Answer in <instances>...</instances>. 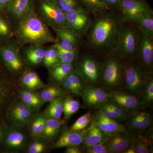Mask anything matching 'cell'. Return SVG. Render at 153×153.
Here are the masks:
<instances>
[{"label":"cell","instance_id":"6da1fadb","mask_svg":"<svg viewBox=\"0 0 153 153\" xmlns=\"http://www.w3.org/2000/svg\"><path fill=\"white\" fill-rule=\"evenodd\" d=\"M15 35L22 45H42L57 42L49 27L41 20L33 7L18 20Z\"/></svg>","mask_w":153,"mask_h":153},{"label":"cell","instance_id":"7a4b0ae2","mask_svg":"<svg viewBox=\"0 0 153 153\" xmlns=\"http://www.w3.org/2000/svg\"><path fill=\"white\" fill-rule=\"evenodd\" d=\"M105 12L100 13L96 19L89 36L91 45L100 50L114 49L118 34L123 26L121 18Z\"/></svg>","mask_w":153,"mask_h":153},{"label":"cell","instance_id":"3957f363","mask_svg":"<svg viewBox=\"0 0 153 153\" xmlns=\"http://www.w3.org/2000/svg\"><path fill=\"white\" fill-rule=\"evenodd\" d=\"M124 65V73L121 90L139 97L152 72L147 71L140 63L130 61Z\"/></svg>","mask_w":153,"mask_h":153},{"label":"cell","instance_id":"277c9868","mask_svg":"<svg viewBox=\"0 0 153 153\" xmlns=\"http://www.w3.org/2000/svg\"><path fill=\"white\" fill-rule=\"evenodd\" d=\"M124 73V65L118 56L111 55L102 64L100 84L108 91L121 90Z\"/></svg>","mask_w":153,"mask_h":153},{"label":"cell","instance_id":"5b68a950","mask_svg":"<svg viewBox=\"0 0 153 153\" xmlns=\"http://www.w3.org/2000/svg\"><path fill=\"white\" fill-rule=\"evenodd\" d=\"M134 26H122L116 38L114 49L120 59L134 58L137 55L139 29Z\"/></svg>","mask_w":153,"mask_h":153},{"label":"cell","instance_id":"8992f818","mask_svg":"<svg viewBox=\"0 0 153 153\" xmlns=\"http://www.w3.org/2000/svg\"><path fill=\"white\" fill-rule=\"evenodd\" d=\"M126 131L133 137H153V116L141 109L134 111L124 122Z\"/></svg>","mask_w":153,"mask_h":153},{"label":"cell","instance_id":"52a82bcc","mask_svg":"<svg viewBox=\"0 0 153 153\" xmlns=\"http://www.w3.org/2000/svg\"><path fill=\"white\" fill-rule=\"evenodd\" d=\"M38 10L36 13L48 27L53 29L66 27L65 14L56 0H39Z\"/></svg>","mask_w":153,"mask_h":153},{"label":"cell","instance_id":"ba28073f","mask_svg":"<svg viewBox=\"0 0 153 153\" xmlns=\"http://www.w3.org/2000/svg\"><path fill=\"white\" fill-rule=\"evenodd\" d=\"M102 64L95 58L85 56L77 62L74 70L80 76L85 86H96L100 84Z\"/></svg>","mask_w":153,"mask_h":153},{"label":"cell","instance_id":"9c48e42d","mask_svg":"<svg viewBox=\"0 0 153 153\" xmlns=\"http://www.w3.org/2000/svg\"><path fill=\"white\" fill-rule=\"evenodd\" d=\"M117 5L121 11L123 23L136 24L143 14L152 11L144 0H120Z\"/></svg>","mask_w":153,"mask_h":153},{"label":"cell","instance_id":"30bf717a","mask_svg":"<svg viewBox=\"0 0 153 153\" xmlns=\"http://www.w3.org/2000/svg\"><path fill=\"white\" fill-rule=\"evenodd\" d=\"M90 13L85 7L81 5L64 13L66 27L73 29L79 36L85 34L90 26Z\"/></svg>","mask_w":153,"mask_h":153},{"label":"cell","instance_id":"8fae6325","mask_svg":"<svg viewBox=\"0 0 153 153\" xmlns=\"http://www.w3.org/2000/svg\"><path fill=\"white\" fill-rule=\"evenodd\" d=\"M142 65L148 71L152 72L153 64V37L139 30L137 55Z\"/></svg>","mask_w":153,"mask_h":153},{"label":"cell","instance_id":"7c38bea8","mask_svg":"<svg viewBox=\"0 0 153 153\" xmlns=\"http://www.w3.org/2000/svg\"><path fill=\"white\" fill-rule=\"evenodd\" d=\"M81 96L85 107L97 109L110 100L107 91L91 85L85 86Z\"/></svg>","mask_w":153,"mask_h":153},{"label":"cell","instance_id":"4fadbf2b","mask_svg":"<svg viewBox=\"0 0 153 153\" xmlns=\"http://www.w3.org/2000/svg\"><path fill=\"white\" fill-rule=\"evenodd\" d=\"M34 112L22 101L15 102L8 108L7 117L13 125L23 127L29 124Z\"/></svg>","mask_w":153,"mask_h":153},{"label":"cell","instance_id":"5bb4252c","mask_svg":"<svg viewBox=\"0 0 153 153\" xmlns=\"http://www.w3.org/2000/svg\"><path fill=\"white\" fill-rule=\"evenodd\" d=\"M0 56L7 68L11 72L19 73L23 70L24 62L18 49L13 45L0 46Z\"/></svg>","mask_w":153,"mask_h":153},{"label":"cell","instance_id":"9a60e30c","mask_svg":"<svg viewBox=\"0 0 153 153\" xmlns=\"http://www.w3.org/2000/svg\"><path fill=\"white\" fill-rule=\"evenodd\" d=\"M109 98L118 106L131 112L141 109L143 105L138 97L121 90L108 91Z\"/></svg>","mask_w":153,"mask_h":153},{"label":"cell","instance_id":"2e32d148","mask_svg":"<svg viewBox=\"0 0 153 153\" xmlns=\"http://www.w3.org/2000/svg\"><path fill=\"white\" fill-rule=\"evenodd\" d=\"M133 142L134 137L124 131L107 136L105 144L109 153H123L131 146Z\"/></svg>","mask_w":153,"mask_h":153},{"label":"cell","instance_id":"e0dca14e","mask_svg":"<svg viewBox=\"0 0 153 153\" xmlns=\"http://www.w3.org/2000/svg\"><path fill=\"white\" fill-rule=\"evenodd\" d=\"M19 127L14 125L5 129L2 142L6 147L11 150L21 149L27 143V137Z\"/></svg>","mask_w":153,"mask_h":153},{"label":"cell","instance_id":"ac0fdd59","mask_svg":"<svg viewBox=\"0 0 153 153\" xmlns=\"http://www.w3.org/2000/svg\"><path fill=\"white\" fill-rule=\"evenodd\" d=\"M92 117L96 124L106 136L126 131L124 124L107 117L98 110L95 111Z\"/></svg>","mask_w":153,"mask_h":153},{"label":"cell","instance_id":"d6986e66","mask_svg":"<svg viewBox=\"0 0 153 153\" xmlns=\"http://www.w3.org/2000/svg\"><path fill=\"white\" fill-rule=\"evenodd\" d=\"M86 129L76 131L70 129H65L54 144V148H66L83 144L85 140Z\"/></svg>","mask_w":153,"mask_h":153},{"label":"cell","instance_id":"ffe728a7","mask_svg":"<svg viewBox=\"0 0 153 153\" xmlns=\"http://www.w3.org/2000/svg\"><path fill=\"white\" fill-rule=\"evenodd\" d=\"M57 42L60 47L68 50H76L79 36L74 30L68 27L53 29Z\"/></svg>","mask_w":153,"mask_h":153},{"label":"cell","instance_id":"44dd1931","mask_svg":"<svg viewBox=\"0 0 153 153\" xmlns=\"http://www.w3.org/2000/svg\"><path fill=\"white\" fill-rule=\"evenodd\" d=\"M97 110L105 116L120 123H124L132 113L124 109L109 100Z\"/></svg>","mask_w":153,"mask_h":153},{"label":"cell","instance_id":"7402d4cb","mask_svg":"<svg viewBox=\"0 0 153 153\" xmlns=\"http://www.w3.org/2000/svg\"><path fill=\"white\" fill-rule=\"evenodd\" d=\"M33 7V0H11L5 11L13 19L18 20Z\"/></svg>","mask_w":153,"mask_h":153},{"label":"cell","instance_id":"603a6c76","mask_svg":"<svg viewBox=\"0 0 153 153\" xmlns=\"http://www.w3.org/2000/svg\"><path fill=\"white\" fill-rule=\"evenodd\" d=\"M90 125L86 129L85 140L83 145L85 147L90 146L101 143L105 140L106 136L96 124L92 118Z\"/></svg>","mask_w":153,"mask_h":153},{"label":"cell","instance_id":"cb8c5ba5","mask_svg":"<svg viewBox=\"0 0 153 153\" xmlns=\"http://www.w3.org/2000/svg\"><path fill=\"white\" fill-rule=\"evenodd\" d=\"M19 95L21 101L34 111H39L44 104L40 94L32 91L22 90Z\"/></svg>","mask_w":153,"mask_h":153},{"label":"cell","instance_id":"d4e9b609","mask_svg":"<svg viewBox=\"0 0 153 153\" xmlns=\"http://www.w3.org/2000/svg\"><path fill=\"white\" fill-rule=\"evenodd\" d=\"M47 117L45 113L33 115L29 123L30 132L33 137L42 136Z\"/></svg>","mask_w":153,"mask_h":153},{"label":"cell","instance_id":"484cf974","mask_svg":"<svg viewBox=\"0 0 153 153\" xmlns=\"http://www.w3.org/2000/svg\"><path fill=\"white\" fill-rule=\"evenodd\" d=\"M133 137L134 142L131 146L134 153H153V137Z\"/></svg>","mask_w":153,"mask_h":153},{"label":"cell","instance_id":"4316f807","mask_svg":"<svg viewBox=\"0 0 153 153\" xmlns=\"http://www.w3.org/2000/svg\"><path fill=\"white\" fill-rule=\"evenodd\" d=\"M52 68V77L60 84L68 76L69 74L74 70L73 63H57Z\"/></svg>","mask_w":153,"mask_h":153},{"label":"cell","instance_id":"83f0119b","mask_svg":"<svg viewBox=\"0 0 153 153\" xmlns=\"http://www.w3.org/2000/svg\"><path fill=\"white\" fill-rule=\"evenodd\" d=\"M21 81L25 87L31 90L40 89L46 86L38 74L33 71H30L24 74Z\"/></svg>","mask_w":153,"mask_h":153},{"label":"cell","instance_id":"f1b7e54d","mask_svg":"<svg viewBox=\"0 0 153 153\" xmlns=\"http://www.w3.org/2000/svg\"><path fill=\"white\" fill-rule=\"evenodd\" d=\"M32 45L26 50V57L32 64L38 65L43 61L45 49L42 45Z\"/></svg>","mask_w":153,"mask_h":153},{"label":"cell","instance_id":"f546056e","mask_svg":"<svg viewBox=\"0 0 153 153\" xmlns=\"http://www.w3.org/2000/svg\"><path fill=\"white\" fill-rule=\"evenodd\" d=\"M63 122L60 120L47 117L43 136L49 139H52L57 135L60 130Z\"/></svg>","mask_w":153,"mask_h":153},{"label":"cell","instance_id":"4dcf8cb0","mask_svg":"<svg viewBox=\"0 0 153 153\" xmlns=\"http://www.w3.org/2000/svg\"><path fill=\"white\" fill-rule=\"evenodd\" d=\"M63 99L64 97H62L50 102L45 111L47 117L60 120L63 114Z\"/></svg>","mask_w":153,"mask_h":153},{"label":"cell","instance_id":"1f68e13d","mask_svg":"<svg viewBox=\"0 0 153 153\" xmlns=\"http://www.w3.org/2000/svg\"><path fill=\"white\" fill-rule=\"evenodd\" d=\"M140 31L149 36L153 37V13L149 11L143 14L136 23Z\"/></svg>","mask_w":153,"mask_h":153},{"label":"cell","instance_id":"d6a6232c","mask_svg":"<svg viewBox=\"0 0 153 153\" xmlns=\"http://www.w3.org/2000/svg\"><path fill=\"white\" fill-rule=\"evenodd\" d=\"M143 106L152 107L153 103V78L152 73L149 76L142 92L139 97Z\"/></svg>","mask_w":153,"mask_h":153},{"label":"cell","instance_id":"836d02e7","mask_svg":"<svg viewBox=\"0 0 153 153\" xmlns=\"http://www.w3.org/2000/svg\"><path fill=\"white\" fill-rule=\"evenodd\" d=\"M40 96L44 103L50 102L55 99L64 96L65 92L62 89L56 85L45 87L40 92Z\"/></svg>","mask_w":153,"mask_h":153},{"label":"cell","instance_id":"e575fe53","mask_svg":"<svg viewBox=\"0 0 153 153\" xmlns=\"http://www.w3.org/2000/svg\"><path fill=\"white\" fill-rule=\"evenodd\" d=\"M80 108V105L72 97L68 95L64 97L63 102V113L64 120H68L71 116Z\"/></svg>","mask_w":153,"mask_h":153},{"label":"cell","instance_id":"d590c367","mask_svg":"<svg viewBox=\"0 0 153 153\" xmlns=\"http://www.w3.org/2000/svg\"><path fill=\"white\" fill-rule=\"evenodd\" d=\"M90 13L97 15L109 10L108 6L102 0H79Z\"/></svg>","mask_w":153,"mask_h":153},{"label":"cell","instance_id":"8d00e7d4","mask_svg":"<svg viewBox=\"0 0 153 153\" xmlns=\"http://www.w3.org/2000/svg\"><path fill=\"white\" fill-rule=\"evenodd\" d=\"M53 47L57 51L58 63H73L76 56V50H68L60 47L57 43H55Z\"/></svg>","mask_w":153,"mask_h":153},{"label":"cell","instance_id":"74e56055","mask_svg":"<svg viewBox=\"0 0 153 153\" xmlns=\"http://www.w3.org/2000/svg\"><path fill=\"white\" fill-rule=\"evenodd\" d=\"M10 91V84L0 71V111L7 102Z\"/></svg>","mask_w":153,"mask_h":153},{"label":"cell","instance_id":"f35d334b","mask_svg":"<svg viewBox=\"0 0 153 153\" xmlns=\"http://www.w3.org/2000/svg\"><path fill=\"white\" fill-rule=\"evenodd\" d=\"M43 62L45 66L49 68H53L58 63L57 51L53 46L45 49Z\"/></svg>","mask_w":153,"mask_h":153},{"label":"cell","instance_id":"ab89813d","mask_svg":"<svg viewBox=\"0 0 153 153\" xmlns=\"http://www.w3.org/2000/svg\"><path fill=\"white\" fill-rule=\"evenodd\" d=\"M92 119V115L90 111L79 117L70 128V129L76 131H79L85 129L90 123Z\"/></svg>","mask_w":153,"mask_h":153},{"label":"cell","instance_id":"60d3db41","mask_svg":"<svg viewBox=\"0 0 153 153\" xmlns=\"http://www.w3.org/2000/svg\"><path fill=\"white\" fill-rule=\"evenodd\" d=\"M67 78L75 88L78 96H81L85 86L82 78L75 72L74 69L68 75Z\"/></svg>","mask_w":153,"mask_h":153},{"label":"cell","instance_id":"b9f144b4","mask_svg":"<svg viewBox=\"0 0 153 153\" xmlns=\"http://www.w3.org/2000/svg\"><path fill=\"white\" fill-rule=\"evenodd\" d=\"M12 33V28L10 22L0 14V40L8 38Z\"/></svg>","mask_w":153,"mask_h":153},{"label":"cell","instance_id":"7bdbcfd3","mask_svg":"<svg viewBox=\"0 0 153 153\" xmlns=\"http://www.w3.org/2000/svg\"><path fill=\"white\" fill-rule=\"evenodd\" d=\"M58 5L64 13L68 12L80 5L77 0H56Z\"/></svg>","mask_w":153,"mask_h":153},{"label":"cell","instance_id":"ee69618b","mask_svg":"<svg viewBox=\"0 0 153 153\" xmlns=\"http://www.w3.org/2000/svg\"><path fill=\"white\" fill-rule=\"evenodd\" d=\"M105 140L97 144L85 147V152L87 153H109L107 149Z\"/></svg>","mask_w":153,"mask_h":153},{"label":"cell","instance_id":"f6af8a7d","mask_svg":"<svg viewBox=\"0 0 153 153\" xmlns=\"http://www.w3.org/2000/svg\"><path fill=\"white\" fill-rule=\"evenodd\" d=\"M46 149L45 144L39 141L34 142L29 146L28 149L29 153H41Z\"/></svg>","mask_w":153,"mask_h":153},{"label":"cell","instance_id":"bcb514c9","mask_svg":"<svg viewBox=\"0 0 153 153\" xmlns=\"http://www.w3.org/2000/svg\"><path fill=\"white\" fill-rule=\"evenodd\" d=\"M62 85L64 89L70 91L71 93L74 94L75 95H78V93L75 88L72 85V83L70 82L69 79L67 78V77L64 79V81L62 82Z\"/></svg>","mask_w":153,"mask_h":153},{"label":"cell","instance_id":"7dc6e473","mask_svg":"<svg viewBox=\"0 0 153 153\" xmlns=\"http://www.w3.org/2000/svg\"><path fill=\"white\" fill-rule=\"evenodd\" d=\"M82 151L76 146L67 147L66 148L65 153H81Z\"/></svg>","mask_w":153,"mask_h":153},{"label":"cell","instance_id":"c3c4849f","mask_svg":"<svg viewBox=\"0 0 153 153\" xmlns=\"http://www.w3.org/2000/svg\"><path fill=\"white\" fill-rule=\"evenodd\" d=\"M11 0H0V11H5Z\"/></svg>","mask_w":153,"mask_h":153},{"label":"cell","instance_id":"681fc988","mask_svg":"<svg viewBox=\"0 0 153 153\" xmlns=\"http://www.w3.org/2000/svg\"><path fill=\"white\" fill-rule=\"evenodd\" d=\"M103 2L105 3L109 7L118 4L120 0H102Z\"/></svg>","mask_w":153,"mask_h":153},{"label":"cell","instance_id":"f907efd6","mask_svg":"<svg viewBox=\"0 0 153 153\" xmlns=\"http://www.w3.org/2000/svg\"><path fill=\"white\" fill-rule=\"evenodd\" d=\"M5 129V128L0 124V143L2 142L4 135Z\"/></svg>","mask_w":153,"mask_h":153}]
</instances>
